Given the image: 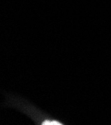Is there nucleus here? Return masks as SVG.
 I'll use <instances>...</instances> for the list:
<instances>
[{
    "label": "nucleus",
    "mask_w": 111,
    "mask_h": 125,
    "mask_svg": "<svg viewBox=\"0 0 111 125\" xmlns=\"http://www.w3.org/2000/svg\"><path fill=\"white\" fill-rule=\"evenodd\" d=\"M62 123H60L55 120H45L42 122V125H61Z\"/></svg>",
    "instance_id": "nucleus-1"
}]
</instances>
